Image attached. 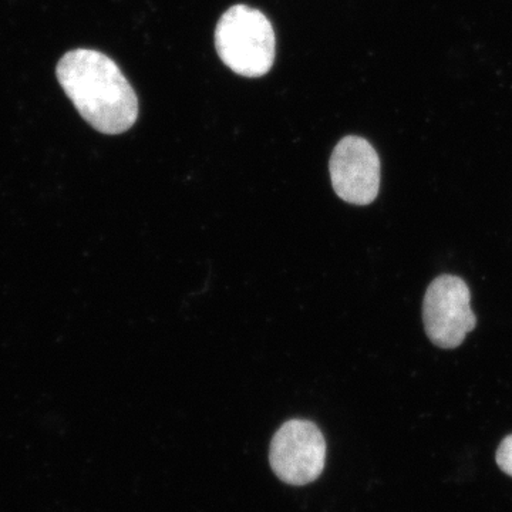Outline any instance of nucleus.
I'll use <instances>...</instances> for the list:
<instances>
[{
    "label": "nucleus",
    "mask_w": 512,
    "mask_h": 512,
    "mask_svg": "<svg viewBox=\"0 0 512 512\" xmlns=\"http://www.w3.org/2000/svg\"><path fill=\"white\" fill-rule=\"evenodd\" d=\"M56 76L80 116L100 133H126L136 123V92L110 57L72 50L57 63Z\"/></svg>",
    "instance_id": "obj_1"
},
{
    "label": "nucleus",
    "mask_w": 512,
    "mask_h": 512,
    "mask_svg": "<svg viewBox=\"0 0 512 512\" xmlns=\"http://www.w3.org/2000/svg\"><path fill=\"white\" fill-rule=\"evenodd\" d=\"M215 49L225 66L239 76H265L275 62L274 28L259 10L232 6L215 29Z\"/></svg>",
    "instance_id": "obj_2"
},
{
    "label": "nucleus",
    "mask_w": 512,
    "mask_h": 512,
    "mask_svg": "<svg viewBox=\"0 0 512 512\" xmlns=\"http://www.w3.org/2000/svg\"><path fill=\"white\" fill-rule=\"evenodd\" d=\"M470 289L463 279L444 275L434 279L423 302L427 336L443 349L458 348L477 325L471 311Z\"/></svg>",
    "instance_id": "obj_3"
},
{
    "label": "nucleus",
    "mask_w": 512,
    "mask_h": 512,
    "mask_svg": "<svg viewBox=\"0 0 512 512\" xmlns=\"http://www.w3.org/2000/svg\"><path fill=\"white\" fill-rule=\"evenodd\" d=\"M269 463L286 484L306 485L318 480L326 463L322 431L312 421H286L272 439Z\"/></svg>",
    "instance_id": "obj_4"
},
{
    "label": "nucleus",
    "mask_w": 512,
    "mask_h": 512,
    "mask_svg": "<svg viewBox=\"0 0 512 512\" xmlns=\"http://www.w3.org/2000/svg\"><path fill=\"white\" fill-rule=\"evenodd\" d=\"M333 190L343 201L369 205L380 187V160L375 148L362 137L349 136L339 141L330 157Z\"/></svg>",
    "instance_id": "obj_5"
},
{
    "label": "nucleus",
    "mask_w": 512,
    "mask_h": 512,
    "mask_svg": "<svg viewBox=\"0 0 512 512\" xmlns=\"http://www.w3.org/2000/svg\"><path fill=\"white\" fill-rule=\"evenodd\" d=\"M495 458H497L498 467L512 477V434L501 441Z\"/></svg>",
    "instance_id": "obj_6"
}]
</instances>
